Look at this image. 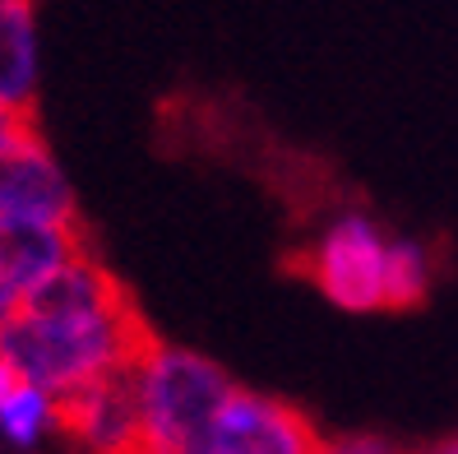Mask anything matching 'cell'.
<instances>
[{
  "label": "cell",
  "mask_w": 458,
  "mask_h": 454,
  "mask_svg": "<svg viewBox=\"0 0 458 454\" xmlns=\"http://www.w3.org/2000/svg\"><path fill=\"white\" fill-rule=\"evenodd\" d=\"M157 353H163V338L153 334L140 302L106 315L19 311L10 325H0V357L47 394H65L116 371H144Z\"/></svg>",
  "instance_id": "cell-1"
},
{
  "label": "cell",
  "mask_w": 458,
  "mask_h": 454,
  "mask_svg": "<svg viewBox=\"0 0 458 454\" xmlns=\"http://www.w3.org/2000/svg\"><path fill=\"white\" fill-rule=\"evenodd\" d=\"M232 390L236 381L218 362L191 348H163L140 381L144 441L134 454H208L213 417Z\"/></svg>",
  "instance_id": "cell-2"
},
{
  "label": "cell",
  "mask_w": 458,
  "mask_h": 454,
  "mask_svg": "<svg viewBox=\"0 0 458 454\" xmlns=\"http://www.w3.org/2000/svg\"><path fill=\"white\" fill-rule=\"evenodd\" d=\"M144 371H116V376L89 381L79 390L51 394L47 413L89 454H134L144 441V398H140Z\"/></svg>",
  "instance_id": "cell-3"
},
{
  "label": "cell",
  "mask_w": 458,
  "mask_h": 454,
  "mask_svg": "<svg viewBox=\"0 0 458 454\" xmlns=\"http://www.w3.org/2000/svg\"><path fill=\"white\" fill-rule=\"evenodd\" d=\"M385 255L389 242L375 232V223L347 213L319 236L315 251H301L296 270L343 311H375L385 306Z\"/></svg>",
  "instance_id": "cell-4"
},
{
  "label": "cell",
  "mask_w": 458,
  "mask_h": 454,
  "mask_svg": "<svg viewBox=\"0 0 458 454\" xmlns=\"http://www.w3.org/2000/svg\"><path fill=\"white\" fill-rule=\"evenodd\" d=\"M89 251H98V242L89 236L84 218L56 223V227L0 223V325H10L19 302L47 274H56L61 264H70L74 255H89Z\"/></svg>",
  "instance_id": "cell-5"
},
{
  "label": "cell",
  "mask_w": 458,
  "mask_h": 454,
  "mask_svg": "<svg viewBox=\"0 0 458 454\" xmlns=\"http://www.w3.org/2000/svg\"><path fill=\"white\" fill-rule=\"evenodd\" d=\"M74 218H79L74 195H70L61 167L51 163L42 135L0 153V223L56 227V223H74Z\"/></svg>",
  "instance_id": "cell-6"
},
{
  "label": "cell",
  "mask_w": 458,
  "mask_h": 454,
  "mask_svg": "<svg viewBox=\"0 0 458 454\" xmlns=\"http://www.w3.org/2000/svg\"><path fill=\"white\" fill-rule=\"evenodd\" d=\"M33 84H38L33 0H0V102L33 112Z\"/></svg>",
  "instance_id": "cell-7"
},
{
  "label": "cell",
  "mask_w": 458,
  "mask_h": 454,
  "mask_svg": "<svg viewBox=\"0 0 458 454\" xmlns=\"http://www.w3.org/2000/svg\"><path fill=\"white\" fill-rule=\"evenodd\" d=\"M430 287V260L417 242H394L385 255V306L408 311Z\"/></svg>",
  "instance_id": "cell-8"
},
{
  "label": "cell",
  "mask_w": 458,
  "mask_h": 454,
  "mask_svg": "<svg viewBox=\"0 0 458 454\" xmlns=\"http://www.w3.org/2000/svg\"><path fill=\"white\" fill-rule=\"evenodd\" d=\"M42 417H47V394L42 390H23L14 404L0 408V426H5V436L19 441V445H29L38 432H42Z\"/></svg>",
  "instance_id": "cell-9"
},
{
  "label": "cell",
  "mask_w": 458,
  "mask_h": 454,
  "mask_svg": "<svg viewBox=\"0 0 458 454\" xmlns=\"http://www.w3.org/2000/svg\"><path fill=\"white\" fill-rule=\"evenodd\" d=\"M33 135H42V130H38V112H23V107L0 102V153L23 144V140H33Z\"/></svg>",
  "instance_id": "cell-10"
},
{
  "label": "cell",
  "mask_w": 458,
  "mask_h": 454,
  "mask_svg": "<svg viewBox=\"0 0 458 454\" xmlns=\"http://www.w3.org/2000/svg\"><path fill=\"white\" fill-rule=\"evenodd\" d=\"M319 454H398L394 445L375 441V436H347V441H329Z\"/></svg>",
  "instance_id": "cell-11"
},
{
  "label": "cell",
  "mask_w": 458,
  "mask_h": 454,
  "mask_svg": "<svg viewBox=\"0 0 458 454\" xmlns=\"http://www.w3.org/2000/svg\"><path fill=\"white\" fill-rule=\"evenodd\" d=\"M23 390H29V381H23L19 371H14L5 357H0V408H5V404H14V398H19Z\"/></svg>",
  "instance_id": "cell-12"
}]
</instances>
